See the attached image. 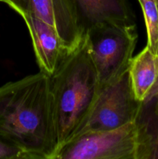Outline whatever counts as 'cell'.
<instances>
[{"label":"cell","mask_w":158,"mask_h":159,"mask_svg":"<svg viewBox=\"0 0 158 159\" xmlns=\"http://www.w3.org/2000/svg\"><path fill=\"white\" fill-rule=\"evenodd\" d=\"M137 120L112 130L79 134L61 146L53 159H139Z\"/></svg>","instance_id":"obj_4"},{"label":"cell","mask_w":158,"mask_h":159,"mask_svg":"<svg viewBox=\"0 0 158 159\" xmlns=\"http://www.w3.org/2000/svg\"><path fill=\"white\" fill-rule=\"evenodd\" d=\"M0 2L7 4L17 13H20L27 10L28 4H29V0H0Z\"/></svg>","instance_id":"obj_12"},{"label":"cell","mask_w":158,"mask_h":159,"mask_svg":"<svg viewBox=\"0 0 158 159\" xmlns=\"http://www.w3.org/2000/svg\"><path fill=\"white\" fill-rule=\"evenodd\" d=\"M0 134L34 159H53L57 141L48 75L40 71L0 86Z\"/></svg>","instance_id":"obj_1"},{"label":"cell","mask_w":158,"mask_h":159,"mask_svg":"<svg viewBox=\"0 0 158 159\" xmlns=\"http://www.w3.org/2000/svg\"><path fill=\"white\" fill-rule=\"evenodd\" d=\"M32 39L34 54L40 71L50 75L67 52L55 30L28 11L20 12Z\"/></svg>","instance_id":"obj_7"},{"label":"cell","mask_w":158,"mask_h":159,"mask_svg":"<svg viewBox=\"0 0 158 159\" xmlns=\"http://www.w3.org/2000/svg\"><path fill=\"white\" fill-rule=\"evenodd\" d=\"M85 37L101 89L128 71L137 42L136 24L102 23L88 30Z\"/></svg>","instance_id":"obj_3"},{"label":"cell","mask_w":158,"mask_h":159,"mask_svg":"<svg viewBox=\"0 0 158 159\" xmlns=\"http://www.w3.org/2000/svg\"><path fill=\"white\" fill-rule=\"evenodd\" d=\"M153 100H154L153 113H154L155 118H156V124H157V126H158V93H156L155 97L153 98Z\"/></svg>","instance_id":"obj_13"},{"label":"cell","mask_w":158,"mask_h":159,"mask_svg":"<svg viewBox=\"0 0 158 159\" xmlns=\"http://www.w3.org/2000/svg\"><path fill=\"white\" fill-rule=\"evenodd\" d=\"M142 9L147 34V46L158 54V0H138Z\"/></svg>","instance_id":"obj_10"},{"label":"cell","mask_w":158,"mask_h":159,"mask_svg":"<svg viewBox=\"0 0 158 159\" xmlns=\"http://www.w3.org/2000/svg\"><path fill=\"white\" fill-rule=\"evenodd\" d=\"M26 11L52 26L67 51L81 42L84 34L74 0H29Z\"/></svg>","instance_id":"obj_6"},{"label":"cell","mask_w":158,"mask_h":159,"mask_svg":"<svg viewBox=\"0 0 158 159\" xmlns=\"http://www.w3.org/2000/svg\"><path fill=\"white\" fill-rule=\"evenodd\" d=\"M128 71L136 99L143 102L153 99L158 93V54L146 46L133 57Z\"/></svg>","instance_id":"obj_9"},{"label":"cell","mask_w":158,"mask_h":159,"mask_svg":"<svg viewBox=\"0 0 158 159\" xmlns=\"http://www.w3.org/2000/svg\"><path fill=\"white\" fill-rule=\"evenodd\" d=\"M0 159H34L26 151L22 148L4 134H0Z\"/></svg>","instance_id":"obj_11"},{"label":"cell","mask_w":158,"mask_h":159,"mask_svg":"<svg viewBox=\"0 0 158 159\" xmlns=\"http://www.w3.org/2000/svg\"><path fill=\"white\" fill-rule=\"evenodd\" d=\"M81 29L85 33L106 23L135 24L129 0H74Z\"/></svg>","instance_id":"obj_8"},{"label":"cell","mask_w":158,"mask_h":159,"mask_svg":"<svg viewBox=\"0 0 158 159\" xmlns=\"http://www.w3.org/2000/svg\"><path fill=\"white\" fill-rule=\"evenodd\" d=\"M48 83L57 151L78 133L101 90L85 36L77 48L62 56Z\"/></svg>","instance_id":"obj_2"},{"label":"cell","mask_w":158,"mask_h":159,"mask_svg":"<svg viewBox=\"0 0 158 159\" xmlns=\"http://www.w3.org/2000/svg\"><path fill=\"white\" fill-rule=\"evenodd\" d=\"M143 106L144 102L135 96L129 71H125L120 79L101 89L86 121L76 135L92 130H112L134 122Z\"/></svg>","instance_id":"obj_5"}]
</instances>
